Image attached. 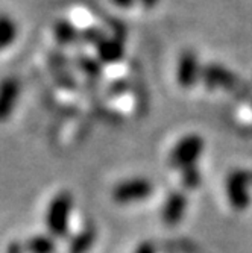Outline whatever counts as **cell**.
<instances>
[{"label":"cell","mask_w":252,"mask_h":253,"mask_svg":"<svg viewBox=\"0 0 252 253\" xmlns=\"http://www.w3.org/2000/svg\"><path fill=\"white\" fill-rule=\"evenodd\" d=\"M75 210V197L70 191H58L44 212V226L55 240H64L70 232V220Z\"/></svg>","instance_id":"cell-1"},{"label":"cell","mask_w":252,"mask_h":253,"mask_svg":"<svg viewBox=\"0 0 252 253\" xmlns=\"http://www.w3.org/2000/svg\"><path fill=\"white\" fill-rule=\"evenodd\" d=\"M153 194V183L148 177H129L119 182L111 191V197L117 205H132L148 200Z\"/></svg>","instance_id":"cell-2"},{"label":"cell","mask_w":252,"mask_h":253,"mask_svg":"<svg viewBox=\"0 0 252 253\" xmlns=\"http://www.w3.org/2000/svg\"><path fill=\"white\" fill-rule=\"evenodd\" d=\"M203 147H205V143L201 135L190 133V135L182 136L172 149L169 163L173 169H178V170L196 166V163L203 152Z\"/></svg>","instance_id":"cell-3"},{"label":"cell","mask_w":252,"mask_h":253,"mask_svg":"<svg viewBox=\"0 0 252 253\" xmlns=\"http://www.w3.org/2000/svg\"><path fill=\"white\" fill-rule=\"evenodd\" d=\"M251 180V174L246 171H233L226 179V196L234 210H245L249 205V193L248 183Z\"/></svg>","instance_id":"cell-4"},{"label":"cell","mask_w":252,"mask_h":253,"mask_svg":"<svg viewBox=\"0 0 252 253\" xmlns=\"http://www.w3.org/2000/svg\"><path fill=\"white\" fill-rule=\"evenodd\" d=\"M202 68L195 52L186 50L182 52L176 64V82L181 88L189 89L201 81Z\"/></svg>","instance_id":"cell-5"},{"label":"cell","mask_w":252,"mask_h":253,"mask_svg":"<svg viewBox=\"0 0 252 253\" xmlns=\"http://www.w3.org/2000/svg\"><path fill=\"white\" fill-rule=\"evenodd\" d=\"M20 97V81L15 76H6L0 81V123H5L14 114Z\"/></svg>","instance_id":"cell-6"},{"label":"cell","mask_w":252,"mask_h":253,"mask_svg":"<svg viewBox=\"0 0 252 253\" xmlns=\"http://www.w3.org/2000/svg\"><path fill=\"white\" fill-rule=\"evenodd\" d=\"M187 211V197L182 191H173L167 196L161 208V220L166 226H175L182 221Z\"/></svg>","instance_id":"cell-7"},{"label":"cell","mask_w":252,"mask_h":253,"mask_svg":"<svg viewBox=\"0 0 252 253\" xmlns=\"http://www.w3.org/2000/svg\"><path fill=\"white\" fill-rule=\"evenodd\" d=\"M201 81L210 89L214 88H233L236 84V78L231 72H228L225 67L219 64H208L202 68Z\"/></svg>","instance_id":"cell-8"},{"label":"cell","mask_w":252,"mask_h":253,"mask_svg":"<svg viewBox=\"0 0 252 253\" xmlns=\"http://www.w3.org/2000/svg\"><path fill=\"white\" fill-rule=\"evenodd\" d=\"M125 56V45L119 38H103L96 45V58L102 64H114Z\"/></svg>","instance_id":"cell-9"},{"label":"cell","mask_w":252,"mask_h":253,"mask_svg":"<svg viewBox=\"0 0 252 253\" xmlns=\"http://www.w3.org/2000/svg\"><path fill=\"white\" fill-rule=\"evenodd\" d=\"M98 240V232L95 227H85L78 232L67 246V253H90Z\"/></svg>","instance_id":"cell-10"},{"label":"cell","mask_w":252,"mask_h":253,"mask_svg":"<svg viewBox=\"0 0 252 253\" xmlns=\"http://www.w3.org/2000/svg\"><path fill=\"white\" fill-rule=\"evenodd\" d=\"M23 246L26 253H56V240L48 232L29 237Z\"/></svg>","instance_id":"cell-11"},{"label":"cell","mask_w":252,"mask_h":253,"mask_svg":"<svg viewBox=\"0 0 252 253\" xmlns=\"http://www.w3.org/2000/svg\"><path fill=\"white\" fill-rule=\"evenodd\" d=\"M18 37V26L12 17L8 14H0V52L17 40Z\"/></svg>","instance_id":"cell-12"},{"label":"cell","mask_w":252,"mask_h":253,"mask_svg":"<svg viewBox=\"0 0 252 253\" xmlns=\"http://www.w3.org/2000/svg\"><path fill=\"white\" fill-rule=\"evenodd\" d=\"M79 31L68 20H58L53 26V35L56 42L61 45H68L79 40Z\"/></svg>","instance_id":"cell-13"},{"label":"cell","mask_w":252,"mask_h":253,"mask_svg":"<svg viewBox=\"0 0 252 253\" xmlns=\"http://www.w3.org/2000/svg\"><path fill=\"white\" fill-rule=\"evenodd\" d=\"M76 64H78V68H79V70H81L85 76H88V78H91V79H98V78L102 76V65H103V64H102L98 58L79 56L78 61H76Z\"/></svg>","instance_id":"cell-14"},{"label":"cell","mask_w":252,"mask_h":253,"mask_svg":"<svg viewBox=\"0 0 252 253\" xmlns=\"http://www.w3.org/2000/svg\"><path fill=\"white\" fill-rule=\"evenodd\" d=\"M179 171H181V183L186 190H196L201 185L202 176H201V171L196 166L182 169Z\"/></svg>","instance_id":"cell-15"},{"label":"cell","mask_w":252,"mask_h":253,"mask_svg":"<svg viewBox=\"0 0 252 253\" xmlns=\"http://www.w3.org/2000/svg\"><path fill=\"white\" fill-rule=\"evenodd\" d=\"M79 38H81L84 42L91 44V45H95V47H96V45H98L103 38H106V37H105L103 31L99 29V28H87L85 31H82V32L79 34Z\"/></svg>","instance_id":"cell-16"},{"label":"cell","mask_w":252,"mask_h":253,"mask_svg":"<svg viewBox=\"0 0 252 253\" xmlns=\"http://www.w3.org/2000/svg\"><path fill=\"white\" fill-rule=\"evenodd\" d=\"M134 253H156V247L152 241H142L135 247Z\"/></svg>","instance_id":"cell-17"},{"label":"cell","mask_w":252,"mask_h":253,"mask_svg":"<svg viewBox=\"0 0 252 253\" xmlns=\"http://www.w3.org/2000/svg\"><path fill=\"white\" fill-rule=\"evenodd\" d=\"M6 253H26V250H25V246H23V243L14 241V243H11V244L8 246Z\"/></svg>","instance_id":"cell-18"},{"label":"cell","mask_w":252,"mask_h":253,"mask_svg":"<svg viewBox=\"0 0 252 253\" xmlns=\"http://www.w3.org/2000/svg\"><path fill=\"white\" fill-rule=\"evenodd\" d=\"M111 2L116 5V6H119V8H123V9H129V8H132L139 0H111Z\"/></svg>","instance_id":"cell-19"},{"label":"cell","mask_w":252,"mask_h":253,"mask_svg":"<svg viewBox=\"0 0 252 253\" xmlns=\"http://www.w3.org/2000/svg\"><path fill=\"white\" fill-rule=\"evenodd\" d=\"M139 2L145 6V8H148V9H152L153 6H156L158 5V2L159 0H139Z\"/></svg>","instance_id":"cell-20"}]
</instances>
